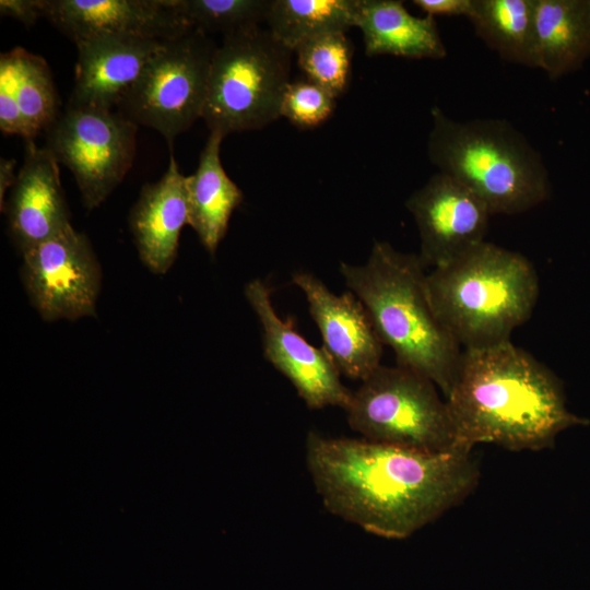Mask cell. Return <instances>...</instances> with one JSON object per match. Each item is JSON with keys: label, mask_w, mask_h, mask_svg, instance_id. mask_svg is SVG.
<instances>
[{"label": "cell", "mask_w": 590, "mask_h": 590, "mask_svg": "<svg viewBox=\"0 0 590 590\" xmlns=\"http://www.w3.org/2000/svg\"><path fill=\"white\" fill-rule=\"evenodd\" d=\"M306 463L328 511L402 540L460 504L480 480L472 450L428 452L310 432Z\"/></svg>", "instance_id": "1"}, {"label": "cell", "mask_w": 590, "mask_h": 590, "mask_svg": "<svg viewBox=\"0 0 590 590\" xmlns=\"http://www.w3.org/2000/svg\"><path fill=\"white\" fill-rule=\"evenodd\" d=\"M445 398L458 445L470 450L494 444L538 451L563 430L587 424L568 410L558 378L511 341L463 350Z\"/></svg>", "instance_id": "2"}, {"label": "cell", "mask_w": 590, "mask_h": 590, "mask_svg": "<svg viewBox=\"0 0 590 590\" xmlns=\"http://www.w3.org/2000/svg\"><path fill=\"white\" fill-rule=\"evenodd\" d=\"M425 270L417 255L379 240L363 264L341 262L339 267L382 344L393 351L396 365L428 378L446 397L463 350L433 308Z\"/></svg>", "instance_id": "3"}, {"label": "cell", "mask_w": 590, "mask_h": 590, "mask_svg": "<svg viewBox=\"0 0 590 590\" xmlns=\"http://www.w3.org/2000/svg\"><path fill=\"white\" fill-rule=\"evenodd\" d=\"M439 320L462 350L510 341L535 307L540 285L530 260L484 241L426 275Z\"/></svg>", "instance_id": "4"}, {"label": "cell", "mask_w": 590, "mask_h": 590, "mask_svg": "<svg viewBox=\"0 0 590 590\" xmlns=\"http://www.w3.org/2000/svg\"><path fill=\"white\" fill-rule=\"evenodd\" d=\"M427 156L439 173L479 196L492 215H516L550 197L541 154L504 119L457 121L432 108Z\"/></svg>", "instance_id": "5"}, {"label": "cell", "mask_w": 590, "mask_h": 590, "mask_svg": "<svg viewBox=\"0 0 590 590\" xmlns=\"http://www.w3.org/2000/svg\"><path fill=\"white\" fill-rule=\"evenodd\" d=\"M293 54L261 26L225 36L212 57L202 114L210 132L226 137L279 119Z\"/></svg>", "instance_id": "6"}, {"label": "cell", "mask_w": 590, "mask_h": 590, "mask_svg": "<svg viewBox=\"0 0 590 590\" xmlns=\"http://www.w3.org/2000/svg\"><path fill=\"white\" fill-rule=\"evenodd\" d=\"M436 387L415 371L381 364L352 393L345 409L347 423L375 442L428 452L462 448Z\"/></svg>", "instance_id": "7"}, {"label": "cell", "mask_w": 590, "mask_h": 590, "mask_svg": "<svg viewBox=\"0 0 590 590\" xmlns=\"http://www.w3.org/2000/svg\"><path fill=\"white\" fill-rule=\"evenodd\" d=\"M216 47L197 28L166 40L125 94L117 111L137 126L158 131L173 148L175 139L202 118Z\"/></svg>", "instance_id": "8"}, {"label": "cell", "mask_w": 590, "mask_h": 590, "mask_svg": "<svg viewBox=\"0 0 590 590\" xmlns=\"http://www.w3.org/2000/svg\"><path fill=\"white\" fill-rule=\"evenodd\" d=\"M137 130L117 110L68 103L45 131V148L72 173L87 210L99 206L131 168Z\"/></svg>", "instance_id": "9"}, {"label": "cell", "mask_w": 590, "mask_h": 590, "mask_svg": "<svg viewBox=\"0 0 590 590\" xmlns=\"http://www.w3.org/2000/svg\"><path fill=\"white\" fill-rule=\"evenodd\" d=\"M22 255V280L44 320L95 315L102 276L84 234L70 225Z\"/></svg>", "instance_id": "10"}, {"label": "cell", "mask_w": 590, "mask_h": 590, "mask_svg": "<svg viewBox=\"0 0 590 590\" xmlns=\"http://www.w3.org/2000/svg\"><path fill=\"white\" fill-rule=\"evenodd\" d=\"M245 296L262 328L264 357L291 381L306 405L345 410L353 392L342 384L341 374L327 351L299 334L293 320L278 315L271 291L262 280L250 281L245 286Z\"/></svg>", "instance_id": "11"}, {"label": "cell", "mask_w": 590, "mask_h": 590, "mask_svg": "<svg viewBox=\"0 0 590 590\" xmlns=\"http://www.w3.org/2000/svg\"><path fill=\"white\" fill-rule=\"evenodd\" d=\"M405 206L420 235L425 269L450 263L485 241L492 215L484 201L455 178L437 173L415 190Z\"/></svg>", "instance_id": "12"}, {"label": "cell", "mask_w": 590, "mask_h": 590, "mask_svg": "<svg viewBox=\"0 0 590 590\" xmlns=\"http://www.w3.org/2000/svg\"><path fill=\"white\" fill-rule=\"evenodd\" d=\"M292 282L304 293L340 374L363 381L381 365L384 349L364 305L351 291L338 295L309 272H295Z\"/></svg>", "instance_id": "13"}, {"label": "cell", "mask_w": 590, "mask_h": 590, "mask_svg": "<svg viewBox=\"0 0 590 590\" xmlns=\"http://www.w3.org/2000/svg\"><path fill=\"white\" fill-rule=\"evenodd\" d=\"M44 17L74 44L101 35L166 42L193 28L176 0H44Z\"/></svg>", "instance_id": "14"}, {"label": "cell", "mask_w": 590, "mask_h": 590, "mask_svg": "<svg viewBox=\"0 0 590 590\" xmlns=\"http://www.w3.org/2000/svg\"><path fill=\"white\" fill-rule=\"evenodd\" d=\"M58 164L48 149L25 141L24 162L2 210L22 253L71 225Z\"/></svg>", "instance_id": "15"}, {"label": "cell", "mask_w": 590, "mask_h": 590, "mask_svg": "<svg viewBox=\"0 0 590 590\" xmlns=\"http://www.w3.org/2000/svg\"><path fill=\"white\" fill-rule=\"evenodd\" d=\"M165 42L101 35L75 43L78 59L69 104L113 110Z\"/></svg>", "instance_id": "16"}, {"label": "cell", "mask_w": 590, "mask_h": 590, "mask_svg": "<svg viewBox=\"0 0 590 590\" xmlns=\"http://www.w3.org/2000/svg\"><path fill=\"white\" fill-rule=\"evenodd\" d=\"M60 97L46 60L15 47L0 56V129L34 140L60 115Z\"/></svg>", "instance_id": "17"}, {"label": "cell", "mask_w": 590, "mask_h": 590, "mask_svg": "<svg viewBox=\"0 0 590 590\" xmlns=\"http://www.w3.org/2000/svg\"><path fill=\"white\" fill-rule=\"evenodd\" d=\"M189 224L186 176L173 152L163 177L143 186L130 213V227L142 262L154 273H166L174 263L181 229Z\"/></svg>", "instance_id": "18"}, {"label": "cell", "mask_w": 590, "mask_h": 590, "mask_svg": "<svg viewBox=\"0 0 590 590\" xmlns=\"http://www.w3.org/2000/svg\"><path fill=\"white\" fill-rule=\"evenodd\" d=\"M356 27L362 32L369 57L442 59L447 56L435 19L412 15L402 1L359 0Z\"/></svg>", "instance_id": "19"}, {"label": "cell", "mask_w": 590, "mask_h": 590, "mask_svg": "<svg viewBox=\"0 0 590 590\" xmlns=\"http://www.w3.org/2000/svg\"><path fill=\"white\" fill-rule=\"evenodd\" d=\"M224 138L219 131L210 132L194 173L186 177L188 225L211 255L215 253L234 210L244 199L243 191L226 174L221 162Z\"/></svg>", "instance_id": "20"}, {"label": "cell", "mask_w": 590, "mask_h": 590, "mask_svg": "<svg viewBox=\"0 0 590 590\" xmlns=\"http://www.w3.org/2000/svg\"><path fill=\"white\" fill-rule=\"evenodd\" d=\"M538 68L557 79L590 56V0H535Z\"/></svg>", "instance_id": "21"}, {"label": "cell", "mask_w": 590, "mask_h": 590, "mask_svg": "<svg viewBox=\"0 0 590 590\" xmlns=\"http://www.w3.org/2000/svg\"><path fill=\"white\" fill-rule=\"evenodd\" d=\"M468 19L500 58L538 68L535 0H472Z\"/></svg>", "instance_id": "22"}, {"label": "cell", "mask_w": 590, "mask_h": 590, "mask_svg": "<svg viewBox=\"0 0 590 590\" xmlns=\"http://www.w3.org/2000/svg\"><path fill=\"white\" fill-rule=\"evenodd\" d=\"M358 4L359 0H272L267 28L294 52L309 38L356 26Z\"/></svg>", "instance_id": "23"}, {"label": "cell", "mask_w": 590, "mask_h": 590, "mask_svg": "<svg viewBox=\"0 0 590 590\" xmlns=\"http://www.w3.org/2000/svg\"><path fill=\"white\" fill-rule=\"evenodd\" d=\"M294 52L307 80L337 98L345 93L352 68L353 46L346 33H328L299 44Z\"/></svg>", "instance_id": "24"}, {"label": "cell", "mask_w": 590, "mask_h": 590, "mask_svg": "<svg viewBox=\"0 0 590 590\" xmlns=\"http://www.w3.org/2000/svg\"><path fill=\"white\" fill-rule=\"evenodd\" d=\"M272 0H176V7L193 28L223 36L260 26Z\"/></svg>", "instance_id": "25"}, {"label": "cell", "mask_w": 590, "mask_h": 590, "mask_svg": "<svg viewBox=\"0 0 590 590\" xmlns=\"http://www.w3.org/2000/svg\"><path fill=\"white\" fill-rule=\"evenodd\" d=\"M337 97L309 81H291L281 104V117L302 129L323 123L333 113Z\"/></svg>", "instance_id": "26"}, {"label": "cell", "mask_w": 590, "mask_h": 590, "mask_svg": "<svg viewBox=\"0 0 590 590\" xmlns=\"http://www.w3.org/2000/svg\"><path fill=\"white\" fill-rule=\"evenodd\" d=\"M0 13L32 26L44 17V0H1Z\"/></svg>", "instance_id": "27"}, {"label": "cell", "mask_w": 590, "mask_h": 590, "mask_svg": "<svg viewBox=\"0 0 590 590\" xmlns=\"http://www.w3.org/2000/svg\"><path fill=\"white\" fill-rule=\"evenodd\" d=\"M413 4L421 11L433 17L441 16H459L468 17L472 0H414Z\"/></svg>", "instance_id": "28"}, {"label": "cell", "mask_w": 590, "mask_h": 590, "mask_svg": "<svg viewBox=\"0 0 590 590\" xmlns=\"http://www.w3.org/2000/svg\"><path fill=\"white\" fill-rule=\"evenodd\" d=\"M15 160L1 158L0 160V206L1 211L5 204V193L12 188L16 180L17 174H15Z\"/></svg>", "instance_id": "29"}]
</instances>
